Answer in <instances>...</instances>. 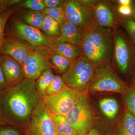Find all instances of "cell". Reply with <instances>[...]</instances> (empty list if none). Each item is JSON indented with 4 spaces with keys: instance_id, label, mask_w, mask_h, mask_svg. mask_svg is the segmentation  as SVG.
Segmentation results:
<instances>
[{
    "instance_id": "obj_1",
    "label": "cell",
    "mask_w": 135,
    "mask_h": 135,
    "mask_svg": "<svg viewBox=\"0 0 135 135\" xmlns=\"http://www.w3.org/2000/svg\"><path fill=\"white\" fill-rule=\"evenodd\" d=\"M35 80L25 79L19 84L0 91V118L2 122L24 131L34 113L43 102Z\"/></svg>"
},
{
    "instance_id": "obj_2",
    "label": "cell",
    "mask_w": 135,
    "mask_h": 135,
    "mask_svg": "<svg viewBox=\"0 0 135 135\" xmlns=\"http://www.w3.org/2000/svg\"><path fill=\"white\" fill-rule=\"evenodd\" d=\"M109 29L96 23L86 31L81 48L84 55L96 66L110 58L112 50V41Z\"/></svg>"
},
{
    "instance_id": "obj_3",
    "label": "cell",
    "mask_w": 135,
    "mask_h": 135,
    "mask_svg": "<svg viewBox=\"0 0 135 135\" xmlns=\"http://www.w3.org/2000/svg\"><path fill=\"white\" fill-rule=\"evenodd\" d=\"M95 68L86 56H81L73 61L69 70L61 77L67 86L77 90H84L94 79Z\"/></svg>"
},
{
    "instance_id": "obj_4",
    "label": "cell",
    "mask_w": 135,
    "mask_h": 135,
    "mask_svg": "<svg viewBox=\"0 0 135 135\" xmlns=\"http://www.w3.org/2000/svg\"><path fill=\"white\" fill-rule=\"evenodd\" d=\"M84 90L73 89L66 85L55 94L42 97L43 102L53 116L65 117L77 104Z\"/></svg>"
},
{
    "instance_id": "obj_5",
    "label": "cell",
    "mask_w": 135,
    "mask_h": 135,
    "mask_svg": "<svg viewBox=\"0 0 135 135\" xmlns=\"http://www.w3.org/2000/svg\"><path fill=\"white\" fill-rule=\"evenodd\" d=\"M77 135H86L92 129L93 114L88 97L86 92L79 102L65 116Z\"/></svg>"
},
{
    "instance_id": "obj_6",
    "label": "cell",
    "mask_w": 135,
    "mask_h": 135,
    "mask_svg": "<svg viewBox=\"0 0 135 135\" xmlns=\"http://www.w3.org/2000/svg\"><path fill=\"white\" fill-rule=\"evenodd\" d=\"M5 36L19 37L36 47L46 46L53 48L54 46L53 40L44 35L40 29L20 20L11 22L10 29L5 30Z\"/></svg>"
},
{
    "instance_id": "obj_7",
    "label": "cell",
    "mask_w": 135,
    "mask_h": 135,
    "mask_svg": "<svg viewBox=\"0 0 135 135\" xmlns=\"http://www.w3.org/2000/svg\"><path fill=\"white\" fill-rule=\"evenodd\" d=\"M127 86L113 73L108 66L99 69L90 83L88 91L91 94L104 92L123 93Z\"/></svg>"
},
{
    "instance_id": "obj_8",
    "label": "cell",
    "mask_w": 135,
    "mask_h": 135,
    "mask_svg": "<svg viewBox=\"0 0 135 135\" xmlns=\"http://www.w3.org/2000/svg\"><path fill=\"white\" fill-rule=\"evenodd\" d=\"M24 135H57L53 115L42 102L34 113Z\"/></svg>"
},
{
    "instance_id": "obj_9",
    "label": "cell",
    "mask_w": 135,
    "mask_h": 135,
    "mask_svg": "<svg viewBox=\"0 0 135 135\" xmlns=\"http://www.w3.org/2000/svg\"><path fill=\"white\" fill-rule=\"evenodd\" d=\"M66 20L86 31L96 23L90 7L81 1H65L63 6Z\"/></svg>"
},
{
    "instance_id": "obj_10",
    "label": "cell",
    "mask_w": 135,
    "mask_h": 135,
    "mask_svg": "<svg viewBox=\"0 0 135 135\" xmlns=\"http://www.w3.org/2000/svg\"><path fill=\"white\" fill-rule=\"evenodd\" d=\"M114 42L116 64L121 72L126 74L130 68L133 59L131 48L125 36L120 32L115 34Z\"/></svg>"
},
{
    "instance_id": "obj_11",
    "label": "cell",
    "mask_w": 135,
    "mask_h": 135,
    "mask_svg": "<svg viewBox=\"0 0 135 135\" xmlns=\"http://www.w3.org/2000/svg\"><path fill=\"white\" fill-rule=\"evenodd\" d=\"M0 65L7 87L17 85L24 79L22 65L11 57L0 54Z\"/></svg>"
},
{
    "instance_id": "obj_12",
    "label": "cell",
    "mask_w": 135,
    "mask_h": 135,
    "mask_svg": "<svg viewBox=\"0 0 135 135\" xmlns=\"http://www.w3.org/2000/svg\"><path fill=\"white\" fill-rule=\"evenodd\" d=\"M22 66L25 79L34 80L44 70L52 68L49 59L33 51L29 54Z\"/></svg>"
},
{
    "instance_id": "obj_13",
    "label": "cell",
    "mask_w": 135,
    "mask_h": 135,
    "mask_svg": "<svg viewBox=\"0 0 135 135\" xmlns=\"http://www.w3.org/2000/svg\"><path fill=\"white\" fill-rule=\"evenodd\" d=\"M33 51L29 46L15 37L5 36L0 54L11 57L22 65Z\"/></svg>"
},
{
    "instance_id": "obj_14",
    "label": "cell",
    "mask_w": 135,
    "mask_h": 135,
    "mask_svg": "<svg viewBox=\"0 0 135 135\" xmlns=\"http://www.w3.org/2000/svg\"><path fill=\"white\" fill-rule=\"evenodd\" d=\"M86 31L77 25L66 20L60 26L59 35L53 40L54 45L69 42L81 46Z\"/></svg>"
},
{
    "instance_id": "obj_15",
    "label": "cell",
    "mask_w": 135,
    "mask_h": 135,
    "mask_svg": "<svg viewBox=\"0 0 135 135\" xmlns=\"http://www.w3.org/2000/svg\"><path fill=\"white\" fill-rule=\"evenodd\" d=\"M94 8V18L97 25L105 28H111L116 25V17L109 5L102 2H97Z\"/></svg>"
},
{
    "instance_id": "obj_16",
    "label": "cell",
    "mask_w": 135,
    "mask_h": 135,
    "mask_svg": "<svg viewBox=\"0 0 135 135\" xmlns=\"http://www.w3.org/2000/svg\"><path fill=\"white\" fill-rule=\"evenodd\" d=\"M53 48L54 51L70 60H74L84 55L81 47L69 42L55 44Z\"/></svg>"
},
{
    "instance_id": "obj_17",
    "label": "cell",
    "mask_w": 135,
    "mask_h": 135,
    "mask_svg": "<svg viewBox=\"0 0 135 135\" xmlns=\"http://www.w3.org/2000/svg\"><path fill=\"white\" fill-rule=\"evenodd\" d=\"M117 135H135V117L126 110L117 128Z\"/></svg>"
},
{
    "instance_id": "obj_18",
    "label": "cell",
    "mask_w": 135,
    "mask_h": 135,
    "mask_svg": "<svg viewBox=\"0 0 135 135\" xmlns=\"http://www.w3.org/2000/svg\"><path fill=\"white\" fill-rule=\"evenodd\" d=\"M49 60L51 67L63 74L69 70L74 60L68 59L54 51L50 55Z\"/></svg>"
},
{
    "instance_id": "obj_19",
    "label": "cell",
    "mask_w": 135,
    "mask_h": 135,
    "mask_svg": "<svg viewBox=\"0 0 135 135\" xmlns=\"http://www.w3.org/2000/svg\"><path fill=\"white\" fill-rule=\"evenodd\" d=\"M99 108L107 118L112 120L116 117L119 110L118 101L111 98H104L99 101Z\"/></svg>"
},
{
    "instance_id": "obj_20",
    "label": "cell",
    "mask_w": 135,
    "mask_h": 135,
    "mask_svg": "<svg viewBox=\"0 0 135 135\" xmlns=\"http://www.w3.org/2000/svg\"><path fill=\"white\" fill-rule=\"evenodd\" d=\"M55 75L52 68L46 69L35 80V87L36 90L42 96L51 83Z\"/></svg>"
},
{
    "instance_id": "obj_21",
    "label": "cell",
    "mask_w": 135,
    "mask_h": 135,
    "mask_svg": "<svg viewBox=\"0 0 135 135\" xmlns=\"http://www.w3.org/2000/svg\"><path fill=\"white\" fill-rule=\"evenodd\" d=\"M57 135H77L65 116H53Z\"/></svg>"
},
{
    "instance_id": "obj_22",
    "label": "cell",
    "mask_w": 135,
    "mask_h": 135,
    "mask_svg": "<svg viewBox=\"0 0 135 135\" xmlns=\"http://www.w3.org/2000/svg\"><path fill=\"white\" fill-rule=\"evenodd\" d=\"M41 29L47 35L51 37H57L60 34V25L58 23L47 15L44 17Z\"/></svg>"
},
{
    "instance_id": "obj_23",
    "label": "cell",
    "mask_w": 135,
    "mask_h": 135,
    "mask_svg": "<svg viewBox=\"0 0 135 135\" xmlns=\"http://www.w3.org/2000/svg\"><path fill=\"white\" fill-rule=\"evenodd\" d=\"M44 16L41 11H31L23 14L22 18L27 24L41 29Z\"/></svg>"
},
{
    "instance_id": "obj_24",
    "label": "cell",
    "mask_w": 135,
    "mask_h": 135,
    "mask_svg": "<svg viewBox=\"0 0 135 135\" xmlns=\"http://www.w3.org/2000/svg\"><path fill=\"white\" fill-rule=\"evenodd\" d=\"M123 94L127 110L135 117V84L127 86Z\"/></svg>"
},
{
    "instance_id": "obj_25",
    "label": "cell",
    "mask_w": 135,
    "mask_h": 135,
    "mask_svg": "<svg viewBox=\"0 0 135 135\" xmlns=\"http://www.w3.org/2000/svg\"><path fill=\"white\" fill-rule=\"evenodd\" d=\"M42 12L44 15L48 16L55 20L60 26L65 21V14L63 7L46 8Z\"/></svg>"
},
{
    "instance_id": "obj_26",
    "label": "cell",
    "mask_w": 135,
    "mask_h": 135,
    "mask_svg": "<svg viewBox=\"0 0 135 135\" xmlns=\"http://www.w3.org/2000/svg\"><path fill=\"white\" fill-rule=\"evenodd\" d=\"M14 12L11 8H8L4 10L0 14V50L5 39V26L8 20Z\"/></svg>"
},
{
    "instance_id": "obj_27",
    "label": "cell",
    "mask_w": 135,
    "mask_h": 135,
    "mask_svg": "<svg viewBox=\"0 0 135 135\" xmlns=\"http://www.w3.org/2000/svg\"><path fill=\"white\" fill-rule=\"evenodd\" d=\"M66 85L61 76L55 75L50 85L44 92L43 96H49L55 94Z\"/></svg>"
},
{
    "instance_id": "obj_28",
    "label": "cell",
    "mask_w": 135,
    "mask_h": 135,
    "mask_svg": "<svg viewBox=\"0 0 135 135\" xmlns=\"http://www.w3.org/2000/svg\"><path fill=\"white\" fill-rule=\"evenodd\" d=\"M22 5L32 11H43L47 8L42 0H26L22 2Z\"/></svg>"
},
{
    "instance_id": "obj_29",
    "label": "cell",
    "mask_w": 135,
    "mask_h": 135,
    "mask_svg": "<svg viewBox=\"0 0 135 135\" xmlns=\"http://www.w3.org/2000/svg\"><path fill=\"white\" fill-rule=\"evenodd\" d=\"M0 135H24V133L16 127L5 123L0 124Z\"/></svg>"
},
{
    "instance_id": "obj_30",
    "label": "cell",
    "mask_w": 135,
    "mask_h": 135,
    "mask_svg": "<svg viewBox=\"0 0 135 135\" xmlns=\"http://www.w3.org/2000/svg\"><path fill=\"white\" fill-rule=\"evenodd\" d=\"M123 25L133 41H135V21L127 18L123 21Z\"/></svg>"
},
{
    "instance_id": "obj_31",
    "label": "cell",
    "mask_w": 135,
    "mask_h": 135,
    "mask_svg": "<svg viewBox=\"0 0 135 135\" xmlns=\"http://www.w3.org/2000/svg\"><path fill=\"white\" fill-rule=\"evenodd\" d=\"M65 1L62 0H44V3L47 8L63 7Z\"/></svg>"
},
{
    "instance_id": "obj_32",
    "label": "cell",
    "mask_w": 135,
    "mask_h": 135,
    "mask_svg": "<svg viewBox=\"0 0 135 135\" xmlns=\"http://www.w3.org/2000/svg\"><path fill=\"white\" fill-rule=\"evenodd\" d=\"M118 10L119 13L124 16L129 17L133 14V10L131 5H120Z\"/></svg>"
},
{
    "instance_id": "obj_33",
    "label": "cell",
    "mask_w": 135,
    "mask_h": 135,
    "mask_svg": "<svg viewBox=\"0 0 135 135\" xmlns=\"http://www.w3.org/2000/svg\"><path fill=\"white\" fill-rule=\"evenodd\" d=\"M7 87V85L5 81L2 68L0 65V91L5 89Z\"/></svg>"
},
{
    "instance_id": "obj_34",
    "label": "cell",
    "mask_w": 135,
    "mask_h": 135,
    "mask_svg": "<svg viewBox=\"0 0 135 135\" xmlns=\"http://www.w3.org/2000/svg\"><path fill=\"white\" fill-rule=\"evenodd\" d=\"M118 2L120 5H131L132 2L131 0H119Z\"/></svg>"
},
{
    "instance_id": "obj_35",
    "label": "cell",
    "mask_w": 135,
    "mask_h": 135,
    "mask_svg": "<svg viewBox=\"0 0 135 135\" xmlns=\"http://www.w3.org/2000/svg\"><path fill=\"white\" fill-rule=\"evenodd\" d=\"M86 135H101L95 129H92Z\"/></svg>"
},
{
    "instance_id": "obj_36",
    "label": "cell",
    "mask_w": 135,
    "mask_h": 135,
    "mask_svg": "<svg viewBox=\"0 0 135 135\" xmlns=\"http://www.w3.org/2000/svg\"><path fill=\"white\" fill-rule=\"evenodd\" d=\"M5 1H3L2 2L0 3V14L4 10L7 8L5 5Z\"/></svg>"
},
{
    "instance_id": "obj_37",
    "label": "cell",
    "mask_w": 135,
    "mask_h": 135,
    "mask_svg": "<svg viewBox=\"0 0 135 135\" xmlns=\"http://www.w3.org/2000/svg\"><path fill=\"white\" fill-rule=\"evenodd\" d=\"M132 16H133V19H134V21H135V8L133 10V14H132Z\"/></svg>"
},
{
    "instance_id": "obj_38",
    "label": "cell",
    "mask_w": 135,
    "mask_h": 135,
    "mask_svg": "<svg viewBox=\"0 0 135 135\" xmlns=\"http://www.w3.org/2000/svg\"><path fill=\"white\" fill-rule=\"evenodd\" d=\"M133 82H134V84H135V68L134 71V74H133Z\"/></svg>"
},
{
    "instance_id": "obj_39",
    "label": "cell",
    "mask_w": 135,
    "mask_h": 135,
    "mask_svg": "<svg viewBox=\"0 0 135 135\" xmlns=\"http://www.w3.org/2000/svg\"><path fill=\"white\" fill-rule=\"evenodd\" d=\"M5 123L2 121L1 120V118H0V124H5Z\"/></svg>"
},
{
    "instance_id": "obj_40",
    "label": "cell",
    "mask_w": 135,
    "mask_h": 135,
    "mask_svg": "<svg viewBox=\"0 0 135 135\" xmlns=\"http://www.w3.org/2000/svg\"><path fill=\"white\" fill-rule=\"evenodd\" d=\"M3 1V0H0V3L2 2Z\"/></svg>"
},
{
    "instance_id": "obj_41",
    "label": "cell",
    "mask_w": 135,
    "mask_h": 135,
    "mask_svg": "<svg viewBox=\"0 0 135 135\" xmlns=\"http://www.w3.org/2000/svg\"><path fill=\"white\" fill-rule=\"evenodd\" d=\"M133 42H134V44L135 45V41H133Z\"/></svg>"
}]
</instances>
